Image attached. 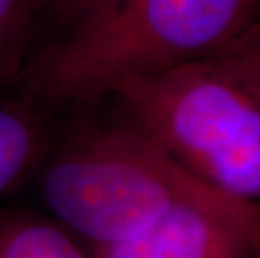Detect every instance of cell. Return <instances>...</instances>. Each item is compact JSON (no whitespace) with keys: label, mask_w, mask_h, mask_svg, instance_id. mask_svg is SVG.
<instances>
[{"label":"cell","mask_w":260,"mask_h":258,"mask_svg":"<svg viewBox=\"0 0 260 258\" xmlns=\"http://www.w3.org/2000/svg\"><path fill=\"white\" fill-rule=\"evenodd\" d=\"M258 7L260 0H123L27 62V99L49 109L92 107L124 82L210 57Z\"/></svg>","instance_id":"6da1fadb"},{"label":"cell","mask_w":260,"mask_h":258,"mask_svg":"<svg viewBox=\"0 0 260 258\" xmlns=\"http://www.w3.org/2000/svg\"><path fill=\"white\" fill-rule=\"evenodd\" d=\"M36 176L41 210L91 250L140 237L205 186L124 113L76 126Z\"/></svg>","instance_id":"7a4b0ae2"},{"label":"cell","mask_w":260,"mask_h":258,"mask_svg":"<svg viewBox=\"0 0 260 258\" xmlns=\"http://www.w3.org/2000/svg\"><path fill=\"white\" fill-rule=\"evenodd\" d=\"M109 97L191 176L260 203V101L210 57L124 82Z\"/></svg>","instance_id":"3957f363"},{"label":"cell","mask_w":260,"mask_h":258,"mask_svg":"<svg viewBox=\"0 0 260 258\" xmlns=\"http://www.w3.org/2000/svg\"><path fill=\"white\" fill-rule=\"evenodd\" d=\"M92 253L96 258H255L260 203L205 185L140 237Z\"/></svg>","instance_id":"277c9868"},{"label":"cell","mask_w":260,"mask_h":258,"mask_svg":"<svg viewBox=\"0 0 260 258\" xmlns=\"http://www.w3.org/2000/svg\"><path fill=\"white\" fill-rule=\"evenodd\" d=\"M41 107L25 101L0 99V201L36 176L51 139Z\"/></svg>","instance_id":"5b68a950"},{"label":"cell","mask_w":260,"mask_h":258,"mask_svg":"<svg viewBox=\"0 0 260 258\" xmlns=\"http://www.w3.org/2000/svg\"><path fill=\"white\" fill-rule=\"evenodd\" d=\"M0 258H96V255L46 211L0 206Z\"/></svg>","instance_id":"8992f818"},{"label":"cell","mask_w":260,"mask_h":258,"mask_svg":"<svg viewBox=\"0 0 260 258\" xmlns=\"http://www.w3.org/2000/svg\"><path fill=\"white\" fill-rule=\"evenodd\" d=\"M34 22V0H0V84L24 72Z\"/></svg>","instance_id":"52a82bcc"},{"label":"cell","mask_w":260,"mask_h":258,"mask_svg":"<svg viewBox=\"0 0 260 258\" xmlns=\"http://www.w3.org/2000/svg\"><path fill=\"white\" fill-rule=\"evenodd\" d=\"M210 59L260 101V12Z\"/></svg>","instance_id":"ba28073f"},{"label":"cell","mask_w":260,"mask_h":258,"mask_svg":"<svg viewBox=\"0 0 260 258\" xmlns=\"http://www.w3.org/2000/svg\"><path fill=\"white\" fill-rule=\"evenodd\" d=\"M123 0H49L54 15L66 25V32L108 14Z\"/></svg>","instance_id":"9c48e42d"},{"label":"cell","mask_w":260,"mask_h":258,"mask_svg":"<svg viewBox=\"0 0 260 258\" xmlns=\"http://www.w3.org/2000/svg\"><path fill=\"white\" fill-rule=\"evenodd\" d=\"M257 12H260V7H258V10H257Z\"/></svg>","instance_id":"30bf717a"}]
</instances>
